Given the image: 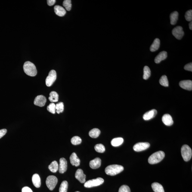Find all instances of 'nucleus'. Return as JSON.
I'll return each instance as SVG.
<instances>
[{"label": "nucleus", "mask_w": 192, "mask_h": 192, "mask_svg": "<svg viewBox=\"0 0 192 192\" xmlns=\"http://www.w3.org/2000/svg\"><path fill=\"white\" fill-rule=\"evenodd\" d=\"M165 157V153L162 151L156 152L151 155L148 159L149 163L151 164L158 163L161 161Z\"/></svg>", "instance_id": "7ed1b4c3"}, {"label": "nucleus", "mask_w": 192, "mask_h": 192, "mask_svg": "<svg viewBox=\"0 0 192 192\" xmlns=\"http://www.w3.org/2000/svg\"><path fill=\"white\" fill-rule=\"evenodd\" d=\"M23 69L25 73L28 76L34 77L37 74L36 66L30 62H26L23 64Z\"/></svg>", "instance_id": "f257e3e1"}, {"label": "nucleus", "mask_w": 192, "mask_h": 192, "mask_svg": "<svg viewBox=\"0 0 192 192\" xmlns=\"http://www.w3.org/2000/svg\"><path fill=\"white\" fill-rule=\"evenodd\" d=\"M152 187L155 192H164L163 186L159 183H153L152 184Z\"/></svg>", "instance_id": "4be33fe9"}, {"label": "nucleus", "mask_w": 192, "mask_h": 192, "mask_svg": "<svg viewBox=\"0 0 192 192\" xmlns=\"http://www.w3.org/2000/svg\"><path fill=\"white\" fill-rule=\"evenodd\" d=\"M54 11L56 14L60 17H63L66 13V10L63 7L58 5L54 6Z\"/></svg>", "instance_id": "6ab92c4d"}, {"label": "nucleus", "mask_w": 192, "mask_h": 192, "mask_svg": "<svg viewBox=\"0 0 192 192\" xmlns=\"http://www.w3.org/2000/svg\"><path fill=\"white\" fill-rule=\"evenodd\" d=\"M184 68L185 70L188 71H192V63H188L187 64H186L185 66H184Z\"/></svg>", "instance_id": "4c0bfd02"}, {"label": "nucleus", "mask_w": 192, "mask_h": 192, "mask_svg": "<svg viewBox=\"0 0 192 192\" xmlns=\"http://www.w3.org/2000/svg\"><path fill=\"white\" fill-rule=\"evenodd\" d=\"M119 192H131L130 189L128 185H123L119 188Z\"/></svg>", "instance_id": "e433bc0d"}, {"label": "nucleus", "mask_w": 192, "mask_h": 192, "mask_svg": "<svg viewBox=\"0 0 192 192\" xmlns=\"http://www.w3.org/2000/svg\"><path fill=\"white\" fill-rule=\"evenodd\" d=\"M46 102V99L45 96L39 95L37 96L34 101V104L35 105L43 107L45 105Z\"/></svg>", "instance_id": "9d476101"}, {"label": "nucleus", "mask_w": 192, "mask_h": 192, "mask_svg": "<svg viewBox=\"0 0 192 192\" xmlns=\"http://www.w3.org/2000/svg\"><path fill=\"white\" fill-rule=\"evenodd\" d=\"M172 33L173 35L178 40L181 39L184 34L183 28L181 26H177L174 28L172 30Z\"/></svg>", "instance_id": "6e6552de"}, {"label": "nucleus", "mask_w": 192, "mask_h": 192, "mask_svg": "<svg viewBox=\"0 0 192 192\" xmlns=\"http://www.w3.org/2000/svg\"><path fill=\"white\" fill-rule=\"evenodd\" d=\"M185 17L187 21H191L192 20V10H189L186 12Z\"/></svg>", "instance_id": "c9c22d12"}, {"label": "nucleus", "mask_w": 192, "mask_h": 192, "mask_svg": "<svg viewBox=\"0 0 192 192\" xmlns=\"http://www.w3.org/2000/svg\"><path fill=\"white\" fill-rule=\"evenodd\" d=\"M181 156L185 161L187 162L191 159L192 151L191 148L187 144L183 145L181 148Z\"/></svg>", "instance_id": "20e7f679"}, {"label": "nucleus", "mask_w": 192, "mask_h": 192, "mask_svg": "<svg viewBox=\"0 0 192 192\" xmlns=\"http://www.w3.org/2000/svg\"><path fill=\"white\" fill-rule=\"evenodd\" d=\"M104 182V180L101 178H97L95 179L89 180L85 182L84 186L87 188L97 187L102 184Z\"/></svg>", "instance_id": "39448f33"}, {"label": "nucleus", "mask_w": 192, "mask_h": 192, "mask_svg": "<svg viewBox=\"0 0 192 192\" xmlns=\"http://www.w3.org/2000/svg\"><path fill=\"white\" fill-rule=\"evenodd\" d=\"M70 160L71 164L72 165H74L76 166H79L80 164V160L78 158L76 154L73 153L71 155L70 157Z\"/></svg>", "instance_id": "f3484780"}, {"label": "nucleus", "mask_w": 192, "mask_h": 192, "mask_svg": "<svg viewBox=\"0 0 192 192\" xmlns=\"http://www.w3.org/2000/svg\"><path fill=\"white\" fill-rule=\"evenodd\" d=\"M179 13L177 11H175L170 14L171 23L172 25H175L178 19Z\"/></svg>", "instance_id": "5701e85b"}, {"label": "nucleus", "mask_w": 192, "mask_h": 192, "mask_svg": "<svg viewBox=\"0 0 192 192\" xmlns=\"http://www.w3.org/2000/svg\"><path fill=\"white\" fill-rule=\"evenodd\" d=\"M150 146V144L148 142H140L134 145L133 149L134 151L140 152L147 150Z\"/></svg>", "instance_id": "1a4fd4ad"}, {"label": "nucleus", "mask_w": 192, "mask_h": 192, "mask_svg": "<svg viewBox=\"0 0 192 192\" xmlns=\"http://www.w3.org/2000/svg\"><path fill=\"white\" fill-rule=\"evenodd\" d=\"M162 121L165 125L168 126H171L174 123L172 116L169 114L164 115L162 117Z\"/></svg>", "instance_id": "dca6fc26"}, {"label": "nucleus", "mask_w": 192, "mask_h": 192, "mask_svg": "<svg viewBox=\"0 0 192 192\" xmlns=\"http://www.w3.org/2000/svg\"><path fill=\"white\" fill-rule=\"evenodd\" d=\"M144 76L143 78L145 80L148 79L151 75V71L149 67L147 66H144Z\"/></svg>", "instance_id": "cd10ccee"}, {"label": "nucleus", "mask_w": 192, "mask_h": 192, "mask_svg": "<svg viewBox=\"0 0 192 192\" xmlns=\"http://www.w3.org/2000/svg\"><path fill=\"white\" fill-rule=\"evenodd\" d=\"M56 1L55 0H48L47 1V3H48V5L50 6H51L54 5L56 3Z\"/></svg>", "instance_id": "a19ab883"}, {"label": "nucleus", "mask_w": 192, "mask_h": 192, "mask_svg": "<svg viewBox=\"0 0 192 192\" xmlns=\"http://www.w3.org/2000/svg\"><path fill=\"white\" fill-rule=\"evenodd\" d=\"M59 96L56 91H51L50 94V97L48 99L51 102H56L58 101Z\"/></svg>", "instance_id": "393cba45"}, {"label": "nucleus", "mask_w": 192, "mask_h": 192, "mask_svg": "<svg viewBox=\"0 0 192 192\" xmlns=\"http://www.w3.org/2000/svg\"><path fill=\"white\" fill-rule=\"evenodd\" d=\"M56 111L59 114L62 113L64 110V104L63 102H60L56 105Z\"/></svg>", "instance_id": "7c9ffc66"}, {"label": "nucleus", "mask_w": 192, "mask_h": 192, "mask_svg": "<svg viewBox=\"0 0 192 192\" xmlns=\"http://www.w3.org/2000/svg\"><path fill=\"white\" fill-rule=\"evenodd\" d=\"M22 192H33L30 188L27 187H23L22 189Z\"/></svg>", "instance_id": "ea45409f"}, {"label": "nucleus", "mask_w": 192, "mask_h": 192, "mask_svg": "<svg viewBox=\"0 0 192 192\" xmlns=\"http://www.w3.org/2000/svg\"><path fill=\"white\" fill-rule=\"evenodd\" d=\"M100 134V131L97 128H94L89 132V135L90 137L93 138H97L99 136Z\"/></svg>", "instance_id": "bb28decb"}, {"label": "nucleus", "mask_w": 192, "mask_h": 192, "mask_svg": "<svg viewBox=\"0 0 192 192\" xmlns=\"http://www.w3.org/2000/svg\"><path fill=\"white\" fill-rule=\"evenodd\" d=\"M32 182L34 186L37 188L40 187L41 185V179L37 174H34L32 177Z\"/></svg>", "instance_id": "aec40b11"}, {"label": "nucleus", "mask_w": 192, "mask_h": 192, "mask_svg": "<svg viewBox=\"0 0 192 192\" xmlns=\"http://www.w3.org/2000/svg\"><path fill=\"white\" fill-rule=\"evenodd\" d=\"M160 40L159 38H156L150 47V51L153 52H155L158 49L159 46H160Z\"/></svg>", "instance_id": "412c9836"}, {"label": "nucleus", "mask_w": 192, "mask_h": 192, "mask_svg": "<svg viewBox=\"0 0 192 192\" xmlns=\"http://www.w3.org/2000/svg\"><path fill=\"white\" fill-rule=\"evenodd\" d=\"M180 86L184 89L191 91L192 89V81L191 80H184L179 83Z\"/></svg>", "instance_id": "ddd939ff"}, {"label": "nucleus", "mask_w": 192, "mask_h": 192, "mask_svg": "<svg viewBox=\"0 0 192 192\" xmlns=\"http://www.w3.org/2000/svg\"><path fill=\"white\" fill-rule=\"evenodd\" d=\"M159 83L162 86L168 87L169 86V82L167 78V77L165 75H163L160 78L159 81Z\"/></svg>", "instance_id": "c85d7f7f"}, {"label": "nucleus", "mask_w": 192, "mask_h": 192, "mask_svg": "<svg viewBox=\"0 0 192 192\" xmlns=\"http://www.w3.org/2000/svg\"><path fill=\"white\" fill-rule=\"evenodd\" d=\"M57 74L56 71L52 70L50 71L48 76L46 79V84L47 86L51 87L56 79Z\"/></svg>", "instance_id": "0eeeda50"}, {"label": "nucleus", "mask_w": 192, "mask_h": 192, "mask_svg": "<svg viewBox=\"0 0 192 192\" xmlns=\"http://www.w3.org/2000/svg\"><path fill=\"white\" fill-rule=\"evenodd\" d=\"M157 113V111L156 109H152L145 113L143 116V119L145 120H150L154 117Z\"/></svg>", "instance_id": "4468645a"}, {"label": "nucleus", "mask_w": 192, "mask_h": 192, "mask_svg": "<svg viewBox=\"0 0 192 192\" xmlns=\"http://www.w3.org/2000/svg\"><path fill=\"white\" fill-rule=\"evenodd\" d=\"M48 169L51 172H56L58 170V164L57 161H54L48 166Z\"/></svg>", "instance_id": "a878e982"}, {"label": "nucleus", "mask_w": 192, "mask_h": 192, "mask_svg": "<svg viewBox=\"0 0 192 192\" xmlns=\"http://www.w3.org/2000/svg\"><path fill=\"white\" fill-rule=\"evenodd\" d=\"M47 110L50 113L55 114L56 111V105L54 103H51L47 108Z\"/></svg>", "instance_id": "f704fd0d"}, {"label": "nucleus", "mask_w": 192, "mask_h": 192, "mask_svg": "<svg viewBox=\"0 0 192 192\" xmlns=\"http://www.w3.org/2000/svg\"><path fill=\"white\" fill-rule=\"evenodd\" d=\"M124 169L122 165L113 164L109 165L105 169L106 173L111 176H114L122 172Z\"/></svg>", "instance_id": "f03ea898"}, {"label": "nucleus", "mask_w": 192, "mask_h": 192, "mask_svg": "<svg viewBox=\"0 0 192 192\" xmlns=\"http://www.w3.org/2000/svg\"><path fill=\"white\" fill-rule=\"evenodd\" d=\"M71 142L74 145L80 144L82 142V139L80 137L76 136L72 137L71 140Z\"/></svg>", "instance_id": "473e14b6"}, {"label": "nucleus", "mask_w": 192, "mask_h": 192, "mask_svg": "<svg viewBox=\"0 0 192 192\" xmlns=\"http://www.w3.org/2000/svg\"><path fill=\"white\" fill-rule=\"evenodd\" d=\"M101 159L99 158H96L90 162L89 166L93 169H97L101 166Z\"/></svg>", "instance_id": "2eb2a0df"}, {"label": "nucleus", "mask_w": 192, "mask_h": 192, "mask_svg": "<svg viewBox=\"0 0 192 192\" xmlns=\"http://www.w3.org/2000/svg\"><path fill=\"white\" fill-rule=\"evenodd\" d=\"M58 182L57 177L54 175H50L47 177L46 184L50 190H53L55 188Z\"/></svg>", "instance_id": "423d86ee"}, {"label": "nucleus", "mask_w": 192, "mask_h": 192, "mask_svg": "<svg viewBox=\"0 0 192 192\" xmlns=\"http://www.w3.org/2000/svg\"><path fill=\"white\" fill-rule=\"evenodd\" d=\"M167 57V53L165 51L161 52L159 53L154 59L155 62L156 63H159L162 60H165Z\"/></svg>", "instance_id": "a211bd4d"}, {"label": "nucleus", "mask_w": 192, "mask_h": 192, "mask_svg": "<svg viewBox=\"0 0 192 192\" xmlns=\"http://www.w3.org/2000/svg\"><path fill=\"white\" fill-rule=\"evenodd\" d=\"M7 132V130L6 129H3L0 130V139L5 135Z\"/></svg>", "instance_id": "58836bf2"}, {"label": "nucleus", "mask_w": 192, "mask_h": 192, "mask_svg": "<svg viewBox=\"0 0 192 192\" xmlns=\"http://www.w3.org/2000/svg\"><path fill=\"white\" fill-rule=\"evenodd\" d=\"M75 178L81 183H84L85 182L86 175L84 174L82 169H79L76 171L75 174Z\"/></svg>", "instance_id": "f8f14e48"}, {"label": "nucleus", "mask_w": 192, "mask_h": 192, "mask_svg": "<svg viewBox=\"0 0 192 192\" xmlns=\"http://www.w3.org/2000/svg\"><path fill=\"white\" fill-rule=\"evenodd\" d=\"M80 192L77 191H76V192Z\"/></svg>", "instance_id": "37998d69"}, {"label": "nucleus", "mask_w": 192, "mask_h": 192, "mask_svg": "<svg viewBox=\"0 0 192 192\" xmlns=\"http://www.w3.org/2000/svg\"><path fill=\"white\" fill-rule=\"evenodd\" d=\"M189 28L191 30H192V22L191 21L190 22L189 24Z\"/></svg>", "instance_id": "79ce46f5"}, {"label": "nucleus", "mask_w": 192, "mask_h": 192, "mask_svg": "<svg viewBox=\"0 0 192 192\" xmlns=\"http://www.w3.org/2000/svg\"><path fill=\"white\" fill-rule=\"evenodd\" d=\"M124 142V139L123 138L121 137H118L113 138L111 142V144L112 146L114 147H117L122 145Z\"/></svg>", "instance_id": "b1692460"}, {"label": "nucleus", "mask_w": 192, "mask_h": 192, "mask_svg": "<svg viewBox=\"0 0 192 192\" xmlns=\"http://www.w3.org/2000/svg\"><path fill=\"white\" fill-rule=\"evenodd\" d=\"M63 5L67 11H70L71 9V1L70 0H65L63 1Z\"/></svg>", "instance_id": "72a5a7b5"}, {"label": "nucleus", "mask_w": 192, "mask_h": 192, "mask_svg": "<svg viewBox=\"0 0 192 192\" xmlns=\"http://www.w3.org/2000/svg\"><path fill=\"white\" fill-rule=\"evenodd\" d=\"M67 169V161L64 158H62L60 160V164L58 165L59 172L60 173H64Z\"/></svg>", "instance_id": "9b49d317"}, {"label": "nucleus", "mask_w": 192, "mask_h": 192, "mask_svg": "<svg viewBox=\"0 0 192 192\" xmlns=\"http://www.w3.org/2000/svg\"><path fill=\"white\" fill-rule=\"evenodd\" d=\"M68 188V183L67 181H63L60 184L59 192H67Z\"/></svg>", "instance_id": "c756f323"}, {"label": "nucleus", "mask_w": 192, "mask_h": 192, "mask_svg": "<svg viewBox=\"0 0 192 192\" xmlns=\"http://www.w3.org/2000/svg\"><path fill=\"white\" fill-rule=\"evenodd\" d=\"M96 151L100 153H103L105 151V148L103 144H96L94 147Z\"/></svg>", "instance_id": "2f4dec72"}]
</instances>
